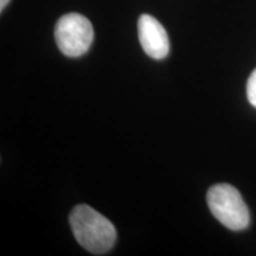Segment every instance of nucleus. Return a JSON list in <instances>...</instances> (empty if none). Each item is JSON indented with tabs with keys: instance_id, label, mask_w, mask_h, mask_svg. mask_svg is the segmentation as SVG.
Wrapping results in <instances>:
<instances>
[{
	"instance_id": "obj_1",
	"label": "nucleus",
	"mask_w": 256,
	"mask_h": 256,
	"mask_svg": "<svg viewBox=\"0 0 256 256\" xmlns=\"http://www.w3.org/2000/svg\"><path fill=\"white\" fill-rule=\"evenodd\" d=\"M70 226L76 241L86 250L104 255L113 248L116 241V230L113 223L86 204L74 208L69 217Z\"/></svg>"
},
{
	"instance_id": "obj_2",
	"label": "nucleus",
	"mask_w": 256,
	"mask_h": 256,
	"mask_svg": "<svg viewBox=\"0 0 256 256\" xmlns=\"http://www.w3.org/2000/svg\"><path fill=\"white\" fill-rule=\"evenodd\" d=\"M208 206L224 226L234 232L246 229L250 222L248 206L238 188L229 184H217L209 188Z\"/></svg>"
},
{
	"instance_id": "obj_3",
	"label": "nucleus",
	"mask_w": 256,
	"mask_h": 256,
	"mask_svg": "<svg viewBox=\"0 0 256 256\" xmlns=\"http://www.w3.org/2000/svg\"><path fill=\"white\" fill-rule=\"evenodd\" d=\"M55 40L60 52L66 56H82L94 40L92 25L88 18L80 14H64L56 24Z\"/></svg>"
},
{
	"instance_id": "obj_4",
	"label": "nucleus",
	"mask_w": 256,
	"mask_h": 256,
	"mask_svg": "<svg viewBox=\"0 0 256 256\" xmlns=\"http://www.w3.org/2000/svg\"><path fill=\"white\" fill-rule=\"evenodd\" d=\"M139 40L147 56L162 60L168 55L170 42L166 30L154 17L142 14L138 20Z\"/></svg>"
},
{
	"instance_id": "obj_5",
	"label": "nucleus",
	"mask_w": 256,
	"mask_h": 256,
	"mask_svg": "<svg viewBox=\"0 0 256 256\" xmlns=\"http://www.w3.org/2000/svg\"><path fill=\"white\" fill-rule=\"evenodd\" d=\"M247 98L249 104L256 108V69L250 74L247 82Z\"/></svg>"
},
{
	"instance_id": "obj_6",
	"label": "nucleus",
	"mask_w": 256,
	"mask_h": 256,
	"mask_svg": "<svg viewBox=\"0 0 256 256\" xmlns=\"http://www.w3.org/2000/svg\"><path fill=\"white\" fill-rule=\"evenodd\" d=\"M8 2H10V0H0V11H2V10L8 6Z\"/></svg>"
}]
</instances>
